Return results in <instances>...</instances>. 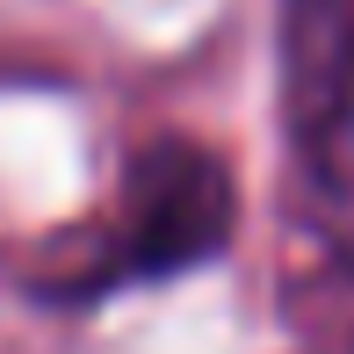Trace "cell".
<instances>
[{"mask_svg": "<svg viewBox=\"0 0 354 354\" xmlns=\"http://www.w3.org/2000/svg\"><path fill=\"white\" fill-rule=\"evenodd\" d=\"M239 217L246 203L232 159L196 131H152L123 152L109 210L51 275L29 282V297L51 311H102L131 289L188 282L239 246Z\"/></svg>", "mask_w": 354, "mask_h": 354, "instance_id": "obj_1", "label": "cell"}, {"mask_svg": "<svg viewBox=\"0 0 354 354\" xmlns=\"http://www.w3.org/2000/svg\"><path fill=\"white\" fill-rule=\"evenodd\" d=\"M275 123L297 224L354 282V0H275Z\"/></svg>", "mask_w": 354, "mask_h": 354, "instance_id": "obj_2", "label": "cell"}]
</instances>
